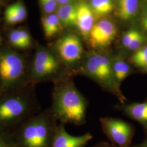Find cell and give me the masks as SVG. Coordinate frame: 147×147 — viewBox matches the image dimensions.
<instances>
[{
    "label": "cell",
    "mask_w": 147,
    "mask_h": 147,
    "mask_svg": "<svg viewBox=\"0 0 147 147\" xmlns=\"http://www.w3.org/2000/svg\"><path fill=\"white\" fill-rule=\"evenodd\" d=\"M53 85L52 105L49 108L53 116L64 125H84L88 101L76 87L73 76L61 79Z\"/></svg>",
    "instance_id": "obj_1"
},
{
    "label": "cell",
    "mask_w": 147,
    "mask_h": 147,
    "mask_svg": "<svg viewBox=\"0 0 147 147\" xmlns=\"http://www.w3.org/2000/svg\"><path fill=\"white\" fill-rule=\"evenodd\" d=\"M36 84L0 95V129L12 133L42 111Z\"/></svg>",
    "instance_id": "obj_2"
},
{
    "label": "cell",
    "mask_w": 147,
    "mask_h": 147,
    "mask_svg": "<svg viewBox=\"0 0 147 147\" xmlns=\"http://www.w3.org/2000/svg\"><path fill=\"white\" fill-rule=\"evenodd\" d=\"M58 121L50 109L40 112L13 132L16 147H52Z\"/></svg>",
    "instance_id": "obj_3"
},
{
    "label": "cell",
    "mask_w": 147,
    "mask_h": 147,
    "mask_svg": "<svg viewBox=\"0 0 147 147\" xmlns=\"http://www.w3.org/2000/svg\"><path fill=\"white\" fill-rule=\"evenodd\" d=\"M77 75H82L94 81L103 90L116 96L119 103L126 102V97L113 75L112 56L96 51L86 54Z\"/></svg>",
    "instance_id": "obj_4"
},
{
    "label": "cell",
    "mask_w": 147,
    "mask_h": 147,
    "mask_svg": "<svg viewBox=\"0 0 147 147\" xmlns=\"http://www.w3.org/2000/svg\"><path fill=\"white\" fill-rule=\"evenodd\" d=\"M30 71L21 55L8 48L1 50L0 95L32 84Z\"/></svg>",
    "instance_id": "obj_5"
},
{
    "label": "cell",
    "mask_w": 147,
    "mask_h": 147,
    "mask_svg": "<svg viewBox=\"0 0 147 147\" xmlns=\"http://www.w3.org/2000/svg\"><path fill=\"white\" fill-rule=\"evenodd\" d=\"M68 76H73L53 51L44 47L38 48L31 67L30 78L32 84L47 82L54 84Z\"/></svg>",
    "instance_id": "obj_6"
},
{
    "label": "cell",
    "mask_w": 147,
    "mask_h": 147,
    "mask_svg": "<svg viewBox=\"0 0 147 147\" xmlns=\"http://www.w3.org/2000/svg\"><path fill=\"white\" fill-rule=\"evenodd\" d=\"M53 52L63 65L73 76L78 71L84 57L82 42L78 36L74 34L64 35L55 42Z\"/></svg>",
    "instance_id": "obj_7"
},
{
    "label": "cell",
    "mask_w": 147,
    "mask_h": 147,
    "mask_svg": "<svg viewBox=\"0 0 147 147\" xmlns=\"http://www.w3.org/2000/svg\"><path fill=\"white\" fill-rule=\"evenodd\" d=\"M102 131L112 144L117 147H131L135 134L132 124L119 118L105 117L100 118Z\"/></svg>",
    "instance_id": "obj_8"
},
{
    "label": "cell",
    "mask_w": 147,
    "mask_h": 147,
    "mask_svg": "<svg viewBox=\"0 0 147 147\" xmlns=\"http://www.w3.org/2000/svg\"><path fill=\"white\" fill-rule=\"evenodd\" d=\"M117 35L115 25L107 20H101L94 25L89 33L88 41L94 50L107 49L114 41Z\"/></svg>",
    "instance_id": "obj_9"
},
{
    "label": "cell",
    "mask_w": 147,
    "mask_h": 147,
    "mask_svg": "<svg viewBox=\"0 0 147 147\" xmlns=\"http://www.w3.org/2000/svg\"><path fill=\"white\" fill-rule=\"evenodd\" d=\"M92 138L89 132L78 136L71 135L65 130L64 124L60 123L57 126L52 147H85Z\"/></svg>",
    "instance_id": "obj_10"
},
{
    "label": "cell",
    "mask_w": 147,
    "mask_h": 147,
    "mask_svg": "<svg viewBox=\"0 0 147 147\" xmlns=\"http://www.w3.org/2000/svg\"><path fill=\"white\" fill-rule=\"evenodd\" d=\"M116 109L121 111L131 119L142 125L147 133V101L144 102H131L118 104Z\"/></svg>",
    "instance_id": "obj_11"
},
{
    "label": "cell",
    "mask_w": 147,
    "mask_h": 147,
    "mask_svg": "<svg viewBox=\"0 0 147 147\" xmlns=\"http://www.w3.org/2000/svg\"><path fill=\"white\" fill-rule=\"evenodd\" d=\"M77 18L76 25L81 34L84 38H88L89 33L94 26V15L90 5L85 2L77 4Z\"/></svg>",
    "instance_id": "obj_12"
},
{
    "label": "cell",
    "mask_w": 147,
    "mask_h": 147,
    "mask_svg": "<svg viewBox=\"0 0 147 147\" xmlns=\"http://www.w3.org/2000/svg\"><path fill=\"white\" fill-rule=\"evenodd\" d=\"M112 66L116 82L121 87L123 81L133 73L131 65L120 55L112 57Z\"/></svg>",
    "instance_id": "obj_13"
},
{
    "label": "cell",
    "mask_w": 147,
    "mask_h": 147,
    "mask_svg": "<svg viewBox=\"0 0 147 147\" xmlns=\"http://www.w3.org/2000/svg\"><path fill=\"white\" fill-rule=\"evenodd\" d=\"M77 9V5L71 2L60 5L57 15L62 26L68 27L76 25Z\"/></svg>",
    "instance_id": "obj_14"
},
{
    "label": "cell",
    "mask_w": 147,
    "mask_h": 147,
    "mask_svg": "<svg viewBox=\"0 0 147 147\" xmlns=\"http://www.w3.org/2000/svg\"><path fill=\"white\" fill-rule=\"evenodd\" d=\"M138 9V0H119L117 13L121 19H131L136 16Z\"/></svg>",
    "instance_id": "obj_15"
},
{
    "label": "cell",
    "mask_w": 147,
    "mask_h": 147,
    "mask_svg": "<svg viewBox=\"0 0 147 147\" xmlns=\"http://www.w3.org/2000/svg\"><path fill=\"white\" fill-rule=\"evenodd\" d=\"M42 25L45 36L48 38L54 37L60 31L62 24L56 14H50L42 19Z\"/></svg>",
    "instance_id": "obj_16"
},
{
    "label": "cell",
    "mask_w": 147,
    "mask_h": 147,
    "mask_svg": "<svg viewBox=\"0 0 147 147\" xmlns=\"http://www.w3.org/2000/svg\"><path fill=\"white\" fill-rule=\"evenodd\" d=\"M90 6L94 16L98 17L110 14L113 9L112 0H91Z\"/></svg>",
    "instance_id": "obj_17"
},
{
    "label": "cell",
    "mask_w": 147,
    "mask_h": 147,
    "mask_svg": "<svg viewBox=\"0 0 147 147\" xmlns=\"http://www.w3.org/2000/svg\"><path fill=\"white\" fill-rule=\"evenodd\" d=\"M5 16H11L20 22H22L26 18V7L21 1L16 2L7 8L5 13Z\"/></svg>",
    "instance_id": "obj_18"
},
{
    "label": "cell",
    "mask_w": 147,
    "mask_h": 147,
    "mask_svg": "<svg viewBox=\"0 0 147 147\" xmlns=\"http://www.w3.org/2000/svg\"><path fill=\"white\" fill-rule=\"evenodd\" d=\"M130 61L134 67L144 70L147 65V45L133 53L130 56Z\"/></svg>",
    "instance_id": "obj_19"
},
{
    "label": "cell",
    "mask_w": 147,
    "mask_h": 147,
    "mask_svg": "<svg viewBox=\"0 0 147 147\" xmlns=\"http://www.w3.org/2000/svg\"><path fill=\"white\" fill-rule=\"evenodd\" d=\"M147 37L141 32H139L125 50L132 52L133 53L144 46L145 43L147 42Z\"/></svg>",
    "instance_id": "obj_20"
},
{
    "label": "cell",
    "mask_w": 147,
    "mask_h": 147,
    "mask_svg": "<svg viewBox=\"0 0 147 147\" xmlns=\"http://www.w3.org/2000/svg\"><path fill=\"white\" fill-rule=\"evenodd\" d=\"M9 39L11 45L13 47L21 50L27 49L21 37L20 30H17L11 32L10 33Z\"/></svg>",
    "instance_id": "obj_21"
},
{
    "label": "cell",
    "mask_w": 147,
    "mask_h": 147,
    "mask_svg": "<svg viewBox=\"0 0 147 147\" xmlns=\"http://www.w3.org/2000/svg\"><path fill=\"white\" fill-rule=\"evenodd\" d=\"M0 147H16L11 133L0 129Z\"/></svg>",
    "instance_id": "obj_22"
},
{
    "label": "cell",
    "mask_w": 147,
    "mask_h": 147,
    "mask_svg": "<svg viewBox=\"0 0 147 147\" xmlns=\"http://www.w3.org/2000/svg\"><path fill=\"white\" fill-rule=\"evenodd\" d=\"M43 11L47 14H52L57 8V0H39Z\"/></svg>",
    "instance_id": "obj_23"
},
{
    "label": "cell",
    "mask_w": 147,
    "mask_h": 147,
    "mask_svg": "<svg viewBox=\"0 0 147 147\" xmlns=\"http://www.w3.org/2000/svg\"><path fill=\"white\" fill-rule=\"evenodd\" d=\"M140 32L135 30H131L126 32L121 39V46L124 49L128 47L132 39L136 36Z\"/></svg>",
    "instance_id": "obj_24"
},
{
    "label": "cell",
    "mask_w": 147,
    "mask_h": 147,
    "mask_svg": "<svg viewBox=\"0 0 147 147\" xmlns=\"http://www.w3.org/2000/svg\"><path fill=\"white\" fill-rule=\"evenodd\" d=\"M20 33L22 40L26 47L27 49L29 48L32 45L31 38L30 36V34L28 33V32L25 30H20Z\"/></svg>",
    "instance_id": "obj_25"
},
{
    "label": "cell",
    "mask_w": 147,
    "mask_h": 147,
    "mask_svg": "<svg viewBox=\"0 0 147 147\" xmlns=\"http://www.w3.org/2000/svg\"><path fill=\"white\" fill-rule=\"evenodd\" d=\"M142 26L143 28L147 32V8L144 11L142 16Z\"/></svg>",
    "instance_id": "obj_26"
},
{
    "label": "cell",
    "mask_w": 147,
    "mask_h": 147,
    "mask_svg": "<svg viewBox=\"0 0 147 147\" xmlns=\"http://www.w3.org/2000/svg\"><path fill=\"white\" fill-rule=\"evenodd\" d=\"M93 147H117L115 145L106 142H101L96 144Z\"/></svg>",
    "instance_id": "obj_27"
},
{
    "label": "cell",
    "mask_w": 147,
    "mask_h": 147,
    "mask_svg": "<svg viewBox=\"0 0 147 147\" xmlns=\"http://www.w3.org/2000/svg\"><path fill=\"white\" fill-rule=\"evenodd\" d=\"M131 147H147V139L144 140L143 142L138 144L132 146Z\"/></svg>",
    "instance_id": "obj_28"
},
{
    "label": "cell",
    "mask_w": 147,
    "mask_h": 147,
    "mask_svg": "<svg viewBox=\"0 0 147 147\" xmlns=\"http://www.w3.org/2000/svg\"><path fill=\"white\" fill-rule=\"evenodd\" d=\"M57 1L58 2V4L61 5L67 4L70 1V0H57Z\"/></svg>",
    "instance_id": "obj_29"
},
{
    "label": "cell",
    "mask_w": 147,
    "mask_h": 147,
    "mask_svg": "<svg viewBox=\"0 0 147 147\" xmlns=\"http://www.w3.org/2000/svg\"><path fill=\"white\" fill-rule=\"evenodd\" d=\"M144 70V71H145L146 73H147V66L146 67V68L144 69V70Z\"/></svg>",
    "instance_id": "obj_30"
},
{
    "label": "cell",
    "mask_w": 147,
    "mask_h": 147,
    "mask_svg": "<svg viewBox=\"0 0 147 147\" xmlns=\"http://www.w3.org/2000/svg\"><path fill=\"white\" fill-rule=\"evenodd\" d=\"M1 42H2V39H1V37L0 36V45L1 44Z\"/></svg>",
    "instance_id": "obj_31"
}]
</instances>
